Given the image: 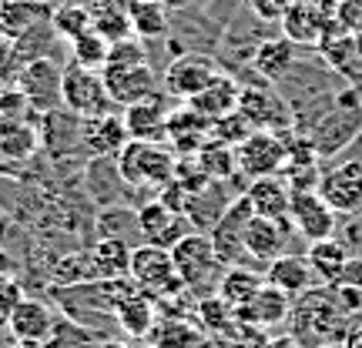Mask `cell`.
<instances>
[{"label": "cell", "instance_id": "cell-1", "mask_svg": "<svg viewBox=\"0 0 362 348\" xmlns=\"http://www.w3.org/2000/svg\"><path fill=\"white\" fill-rule=\"evenodd\" d=\"M138 284L124 278H98V282L84 284H54V308L64 322L78 325L90 335H101L104 322H115V311L121 305V298H128ZM117 325V322H115Z\"/></svg>", "mask_w": 362, "mask_h": 348}, {"label": "cell", "instance_id": "cell-2", "mask_svg": "<svg viewBox=\"0 0 362 348\" xmlns=\"http://www.w3.org/2000/svg\"><path fill=\"white\" fill-rule=\"evenodd\" d=\"M292 335L305 348H322V345H342V338L349 332L356 315L346 311L339 301L336 288H309L305 295L292 301Z\"/></svg>", "mask_w": 362, "mask_h": 348}, {"label": "cell", "instance_id": "cell-3", "mask_svg": "<svg viewBox=\"0 0 362 348\" xmlns=\"http://www.w3.org/2000/svg\"><path fill=\"white\" fill-rule=\"evenodd\" d=\"M117 174L128 184V191H165L175 171H178V155L165 141H128V148L115 157Z\"/></svg>", "mask_w": 362, "mask_h": 348}, {"label": "cell", "instance_id": "cell-4", "mask_svg": "<svg viewBox=\"0 0 362 348\" xmlns=\"http://www.w3.org/2000/svg\"><path fill=\"white\" fill-rule=\"evenodd\" d=\"M362 134V101L356 90H339L322 114L312 121L309 144L319 157H336Z\"/></svg>", "mask_w": 362, "mask_h": 348}, {"label": "cell", "instance_id": "cell-5", "mask_svg": "<svg viewBox=\"0 0 362 348\" xmlns=\"http://www.w3.org/2000/svg\"><path fill=\"white\" fill-rule=\"evenodd\" d=\"M171 261H175V271H178L181 284L188 288V295L208 298L218 292L225 265H221L218 251H215V245H211V238L205 232L185 234L178 245L171 248Z\"/></svg>", "mask_w": 362, "mask_h": 348}, {"label": "cell", "instance_id": "cell-6", "mask_svg": "<svg viewBox=\"0 0 362 348\" xmlns=\"http://www.w3.org/2000/svg\"><path fill=\"white\" fill-rule=\"evenodd\" d=\"M128 278L138 284V292H144L155 301H175V298L188 295V288L181 284L178 271H175L171 251L168 248L148 245V241L134 245V251H131Z\"/></svg>", "mask_w": 362, "mask_h": 348}, {"label": "cell", "instance_id": "cell-7", "mask_svg": "<svg viewBox=\"0 0 362 348\" xmlns=\"http://www.w3.org/2000/svg\"><path fill=\"white\" fill-rule=\"evenodd\" d=\"M238 114L245 117L255 131L285 134V131L296 128V114H292L288 101L282 97V90H275V84H269V80H262V84H242Z\"/></svg>", "mask_w": 362, "mask_h": 348}, {"label": "cell", "instance_id": "cell-8", "mask_svg": "<svg viewBox=\"0 0 362 348\" xmlns=\"http://www.w3.org/2000/svg\"><path fill=\"white\" fill-rule=\"evenodd\" d=\"M61 101L71 114H78L81 121H90V117H101L117 111L111 97H107V88H104L101 71H90V67L71 64L64 67V80H61Z\"/></svg>", "mask_w": 362, "mask_h": 348}, {"label": "cell", "instance_id": "cell-9", "mask_svg": "<svg viewBox=\"0 0 362 348\" xmlns=\"http://www.w3.org/2000/svg\"><path fill=\"white\" fill-rule=\"evenodd\" d=\"M221 74V64L211 54L192 51V54H178L171 57L165 67V78H161V90L168 94L171 101L188 104L192 97H198L211 80Z\"/></svg>", "mask_w": 362, "mask_h": 348}, {"label": "cell", "instance_id": "cell-10", "mask_svg": "<svg viewBox=\"0 0 362 348\" xmlns=\"http://www.w3.org/2000/svg\"><path fill=\"white\" fill-rule=\"evenodd\" d=\"M285 134H288V131H285ZM285 134H272V131H252L245 141L235 148L238 174H245L248 181L282 174L285 157H288V141H285Z\"/></svg>", "mask_w": 362, "mask_h": 348}, {"label": "cell", "instance_id": "cell-11", "mask_svg": "<svg viewBox=\"0 0 362 348\" xmlns=\"http://www.w3.org/2000/svg\"><path fill=\"white\" fill-rule=\"evenodd\" d=\"M61 80H64V67H57L51 57H37L27 61L17 74V90L24 94V101L30 104L34 114H51L57 107H64L61 101Z\"/></svg>", "mask_w": 362, "mask_h": 348}, {"label": "cell", "instance_id": "cell-12", "mask_svg": "<svg viewBox=\"0 0 362 348\" xmlns=\"http://www.w3.org/2000/svg\"><path fill=\"white\" fill-rule=\"evenodd\" d=\"M192 221L178 215V211H171L161 198H148L144 205H138V234H141V241L148 245H158V248H175L185 238V234H192Z\"/></svg>", "mask_w": 362, "mask_h": 348}, {"label": "cell", "instance_id": "cell-13", "mask_svg": "<svg viewBox=\"0 0 362 348\" xmlns=\"http://www.w3.org/2000/svg\"><path fill=\"white\" fill-rule=\"evenodd\" d=\"M248 218H252V205H248L245 191L235 198L232 205H228V211L221 215V221L208 232V238H211V245H215V251H218V258L225 268H232V265H245L248 255H245V224Z\"/></svg>", "mask_w": 362, "mask_h": 348}, {"label": "cell", "instance_id": "cell-14", "mask_svg": "<svg viewBox=\"0 0 362 348\" xmlns=\"http://www.w3.org/2000/svg\"><path fill=\"white\" fill-rule=\"evenodd\" d=\"M107 97L115 107H131V104H141L148 97L161 94L158 88V74L151 71V64H131V67H104L101 71Z\"/></svg>", "mask_w": 362, "mask_h": 348}, {"label": "cell", "instance_id": "cell-15", "mask_svg": "<svg viewBox=\"0 0 362 348\" xmlns=\"http://www.w3.org/2000/svg\"><path fill=\"white\" fill-rule=\"evenodd\" d=\"M288 221H292V232L312 245V241H322V238H332V234H336L339 215L325 205L319 191H292Z\"/></svg>", "mask_w": 362, "mask_h": 348}, {"label": "cell", "instance_id": "cell-16", "mask_svg": "<svg viewBox=\"0 0 362 348\" xmlns=\"http://www.w3.org/2000/svg\"><path fill=\"white\" fill-rule=\"evenodd\" d=\"M322 201L336 215H356L362 211V161H342L336 168L322 171L319 188Z\"/></svg>", "mask_w": 362, "mask_h": 348}, {"label": "cell", "instance_id": "cell-17", "mask_svg": "<svg viewBox=\"0 0 362 348\" xmlns=\"http://www.w3.org/2000/svg\"><path fill=\"white\" fill-rule=\"evenodd\" d=\"M57 325H61L57 308H51L44 298L24 295V301L17 305L11 325H7V332H11L13 342H34V345H47V342L54 338V332H57Z\"/></svg>", "mask_w": 362, "mask_h": 348}, {"label": "cell", "instance_id": "cell-18", "mask_svg": "<svg viewBox=\"0 0 362 348\" xmlns=\"http://www.w3.org/2000/svg\"><path fill=\"white\" fill-rule=\"evenodd\" d=\"M211 131H215V124H211L208 117H202L194 107H188V104H181V107H171L165 144H168L178 157H194L211 141Z\"/></svg>", "mask_w": 362, "mask_h": 348}, {"label": "cell", "instance_id": "cell-19", "mask_svg": "<svg viewBox=\"0 0 362 348\" xmlns=\"http://www.w3.org/2000/svg\"><path fill=\"white\" fill-rule=\"evenodd\" d=\"M292 221L282 218H259V215H252L245 224V255L248 258L262 261V265H269V261L282 258L288 255V238H292Z\"/></svg>", "mask_w": 362, "mask_h": 348}, {"label": "cell", "instance_id": "cell-20", "mask_svg": "<svg viewBox=\"0 0 362 348\" xmlns=\"http://www.w3.org/2000/svg\"><path fill=\"white\" fill-rule=\"evenodd\" d=\"M288 315H292V298L279 288H272V284H262L259 295L248 305L235 308V322L245 325V328H255V332H272V328L288 322Z\"/></svg>", "mask_w": 362, "mask_h": 348}, {"label": "cell", "instance_id": "cell-21", "mask_svg": "<svg viewBox=\"0 0 362 348\" xmlns=\"http://www.w3.org/2000/svg\"><path fill=\"white\" fill-rule=\"evenodd\" d=\"M168 101L171 97L161 90L155 97H148L141 104H131V107L121 111L124 124H128L131 141H165V134H168V114H171Z\"/></svg>", "mask_w": 362, "mask_h": 348}, {"label": "cell", "instance_id": "cell-22", "mask_svg": "<svg viewBox=\"0 0 362 348\" xmlns=\"http://www.w3.org/2000/svg\"><path fill=\"white\" fill-rule=\"evenodd\" d=\"M81 134H84V151L90 157H107V161H115L131 141L128 124H124V117L117 114V111L84 121Z\"/></svg>", "mask_w": 362, "mask_h": 348}, {"label": "cell", "instance_id": "cell-23", "mask_svg": "<svg viewBox=\"0 0 362 348\" xmlns=\"http://www.w3.org/2000/svg\"><path fill=\"white\" fill-rule=\"evenodd\" d=\"M315 282H319V278H315L309 258H302V255H282V258H275L265 265V284L285 292L292 301H296L298 295H305L309 288H315Z\"/></svg>", "mask_w": 362, "mask_h": 348}, {"label": "cell", "instance_id": "cell-24", "mask_svg": "<svg viewBox=\"0 0 362 348\" xmlns=\"http://www.w3.org/2000/svg\"><path fill=\"white\" fill-rule=\"evenodd\" d=\"M296 64V44L288 37H265L252 54V71L269 84H282Z\"/></svg>", "mask_w": 362, "mask_h": 348}, {"label": "cell", "instance_id": "cell-25", "mask_svg": "<svg viewBox=\"0 0 362 348\" xmlns=\"http://www.w3.org/2000/svg\"><path fill=\"white\" fill-rule=\"evenodd\" d=\"M245 198H248V205H252V215H259V218H275V221L288 218V208H292V188H288L279 174L248 181Z\"/></svg>", "mask_w": 362, "mask_h": 348}, {"label": "cell", "instance_id": "cell-26", "mask_svg": "<svg viewBox=\"0 0 362 348\" xmlns=\"http://www.w3.org/2000/svg\"><path fill=\"white\" fill-rule=\"evenodd\" d=\"M151 348H208V332L194 318L158 315V325L148 335Z\"/></svg>", "mask_w": 362, "mask_h": 348}, {"label": "cell", "instance_id": "cell-27", "mask_svg": "<svg viewBox=\"0 0 362 348\" xmlns=\"http://www.w3.org/2000/svg\"><path fill=\"white\" fill-rule=\"evenodd\" d=\"M238 94H242V84H238L232 74H218L198 97L188 101V107H194L198 114L208 117V121L215 124V121H221V117H228L238 111Z\"/></svg>", "mask_w": 362, "mask_h": 348}, {"label": "cell", "instance_id": "cell-28", "mask_svg": "<svg viewBox=\"0 0 362 348\" xmlns=\"http://www.w3.org/2000/svg\"><path fill=\"white\" fill-rule=\"evenodd\" d=\"M158 301L148 298L144 292H131L128 298H121V305L115 311V322H117V332H124L128 338H148L151 328L158 325Z\"/></svg>", "mask_w": 362, "mask_h": 348}, {"label": "cell", "instance_id": "cell-29", "mask_svg": "<svg viewBox=\"0 0 362 348\" xmlns=\"http://www.w3.org/2000/svg\"><path fill=\"white\" fill-rule=\"evenodd\" d=\"M221 188H225V181H211L208 188H202L198 194H192V198H188L185 218L192 221L194 232H205L208 234L221 221V215L228 211V205L235 201V198H228V194H221Z\"/></svg>", "mask_w": 362, "mask_h": 348}, {"label": "cell", "instance_id": "cell-30", "mask_svg": "<svg viewBox=\"0 0 362 348\" xmlns=\"http://www.w3.org/2000/svg\"><path fill=\"white\" fill-rule=\"evenodd\" d=\"M47 20H51V7L44 0H0V30L13 40Z\"/></svg>", "mask_w": 362, "mask_h": 348}, {"label": "cell", "instance_id": "cell-31", "mask_svg": "<svg viewBox=\"0 0 362 348\" xmlns=\"http://www.w3.org/2000/svg\"><path fill=\"white\" fill-rule=\"evenodd\" d=\"M349 248L342 238H322V241H312L309 251H305V258H309L312 271H315V278L325 284V288H336L339 284V275L346 268V261H349Z\"/></svg>", "mask_w": 362, "mask_h": 348}, {"label": "cell", "instance_id": "cell-32", "mask_svg": "<svg viewBox=\"0 0 362 348\" xmlns=\"http://www.w3.org/2000/svg\"><path fill=\"white\" fill-rule=\"evenodd\" d=\"M262 284H265V271H255V268H248V265H232V268H225L215 295L235 311L259 295Z\"/></svg>", "mask_w": 362, "mask_h": 348}, {"label": "cell", "instance_id": "cell-33", "mask_svg": "<svg viewBox=\"0 0 362 348\" xmlns=\"http://www.w3.org/2000/svg\"><path fill=\"white\" fill-rule=\"evenodd\" d=\"M131 17V34L138 40H165L171 30V13L158 4V0H134L128 7Z\"/></svg>", "mask_w": 362, "mask_h": 348}, {"label": "cell", "instance_id": "cell-34", "mask_svg": "<svg viewBox=\"0 0 362 348\" xmlns=\"http://www.w3.org/2000/svg\"><path fill=\"white\" fill-rule=\"evenodd\" d=\"M282 37H288L292 44H319L322 17L309 0H292V7L282 17Z\"/></svg>", "mask_w": 362, "mask_h": 348}, {"label": "cell", "instance_id": "cell-35", "mask_svg": "<svg viewBox=\"0 0 362 348\" xmlns=\"http://www.w3.org/2000/svg\"><path fill=\"white\" fill-rule=\"evenodd\" d=\"M51 27L57 37L71 44V40H78L81 34L94 30V20H90V11L84 0H64V4L51 7Z\"/></svg>", "mask_w": 362, "mask_h": 348}, {"label": "cell", "instance_id": "cell-36", "mask_svg": "<svg viewBox=\"0 0 362 348\" xmlns=\"http://www.w3.org/2000/svg\"><path fill=\"white\" fill-rule=\"evenodd\" d=\"M131 251H134V245L121 241V238H98L90 248L101 278H124L131 268Z\"/></svg>", "mask_w": 362, "mask_h": 348}, {"label": "cell", "instance_id": "cell-37", "mask_svg": "<svg viewBox=\"0 0 362 348\" xmlns=\"http://www.w3.org/2000/svg\"><path fill=\"white\" fill-rule=\"evenodd\" d=\"M194 161H198V168L205 171L211 181H232L235 174H238V161H235V148H228V144L221 141H211L194 155Z\"/></svg>", "mask_w": 362, "mask_h": 348}, {"label": "cell", "instance_id": "cell-38", "mask_svg": "<svg viewBox=\"0 0 362 348\" xmlns=\"http://www.w3.org/2000/svg\"><path fill=\"white\" fill-rule=\"evenodd\" d=\"M101 271L90 251H74L54 265V284H84V282H98Z\"/></svg>", "mask_w": 362, "mask_h": 348}, {"label": "cell", "instance_id": "cell-39", "mask_svg": "<svg viewBox=\"0 0 362 348\" xmlns=\"http://www.w3.org/2000/svg\"><path fill=\"white\" fill-rule=\"evenodd\" d=\"M107 51H111V44H107L98 30H88V34H81L78 40H71V61L81 67H90V71H104Z\"/></svg>", "mask_w": 362, "mask_h": 348}, {"label": "cell", "instance_id": "cell-40", "mask_svg": "<svg viewBox=\"0 0 362 348\" xmlns=\"http://www.w3.org/2000/svg\"><path fill=\"white\" fill-rule=\"evenodd\" d=\"M252 131H255V128H252L245 117L235 111V114H228V117H221V121H215V131H211V138H215V141H221V144H228V148H238V144L245 141Z\"/></svg>", "mask_w": 362, "mask_h": 348}, {"label": "cell", "instance_id": "cell-41", "mask_svg": "<svg viewBox=\"0 0 362 348\" xmlns=\"http://www.w3.org/2000/svg\"><path fill=\"white\" fill-rule=\"evenodd\" d=\"M21 67H24V57L17 51L13 37H7V34L0 30V84H17Z\"/></svg>", "mask_w": 362, "mask_h": 348}, {"label": "cell", "instance_id": "cell-42", "mask_svg": "<svg viewBox=\"0 0 362 348\" xmlns=\"http://www.w3.org/2000/svg\"><path fill=\"white\" fill-rule=\"evenodd\" d=\"M245 7L262 24H282L285 11L292 7V0H245Z\"/></svg>", "mask_w": 362, "mask_h": 348}, {"label": "cell", "instance_id": "cell-43", "mask_svg": "<svg viewBox=\"0 0 362 348\" xmlns=\"http://www.w3.org/2000/svg\"><path fill=\"white\" fill-rule=\"evenodd\" d=\"M21 301H24V288H21V282H4L0 284V332H7V325H11L13 311H17Z\"/></svg>", "mask_w": 362, "mask_h": 348}, {"label": "cell", "instance_id": "cell-44", "mask_svg": "<svg viewBox=\"0 0 362 348\" xmlns=\"http://www.w3.org/2000/svg\"><path fill=\"white\" fill-rule=\"evenodd\" d=\"M336 288H356V292H362V255H349Z\"/></svg>", "mask_w": 362, "mask_h": 348}, {"label": "cell", "instance_id": "cell-45", "mask_svg": "<svg viewBox=\"0 0 362 348\" xmlns=\"http://www.w3.org/2000/svg\"><path fill=\"white\" fill-rule=\"evenodd\" d=\"M342 241H346V248H349L352 255H362V215H356V218L349 221V228H346V234H342Z\"/></svg>", "mask_w": 362, "mask_h": 348}, {"label": "cell", "instance_id": "cell-46", "mask_svg": "<svg viewBox=\"0 0 362 348\" xmlns=\"http://www.w3.org/2000/svg\"><path fill=\"white\" fill-rule=\"evenodd\" d=\"M17 271H21L17 258H13L11 251L0 245V284H4V282H17Z\"/></svg>", "mask_w": 362, "mask_h": 348}, {"label": "cell", "instance_id": "cell-47", "mask_svg": "<svg viewBox=\"0 0 362 348\" xmlns=\"http://www.w3.org/2000/svg\"><path fill=\"white\" fill-rule=\"evenodd\" d=\"M259 348H305L302 342H298L292 332H282V335H269V338H262Z\"/></svg>", "mask_w": 362, "mask_h": 348}, {"label": "cell", "instance_id": "cell-48", "mask_svg": "<svg viewBox=\"0 0 362 348\" xmlns=\"http://www.w3.org/2000/svg\"><path fill=\"white\" fill-rule=\"evenodd\" d=\"M342 348H362V315H356L349 325V332L342 338Z\"/></svg>", "mask_w": 362, "mask_h": 348}, {"label": "cell", "instance_id": "cell-49", "mask_svg": "<svg viewBox=\"0 0 362 348\" xmlns=\"http://www.w3.org/2000/svg\"><path fill=\"white\" fill-rule=\"evenodd\" d=\"M101 348H151L148 338H131V342H104Z\"/></svg>", "mask_w": 362, "mask_h": 348}, {"label": "cell", "instance_id": "cell-50", "mask_svg": "<svg viewBox=\"0 0 362 348\" xmlns=\"http://www.w3.org/2000/svg\"><path fill=\"white\" fill-rule=\"evenodd\" d=\"M158 4H161V7H165L168 13H181V11H188L194 0H158Z\"/></svg>", "mask_w": 362, "mask_h": 348}, {"label": "cell", "instance_id": "cell-51", "mask_svg": "<svg viewBox=\"0 0 362 348\" xmlns=\"http://www.w3.org/2000/svg\"><path fill=\"white\" fill-rule=\"evenodd\" d=\"M11 348H47V345H34V342H13Z\"/></svg>", "mask_w": 362, "mask_h": 348}, {"label": "cell", "instance_id": "cell-52", "mask_svg": "<svg viewBox=\"0 0 362 348\" xmlns=\"http://www.w3.org/2000/svg\"><path fill=\"white\" fill-rule=\"evenodd\" d=\"M322 348H342V345H322Z\"/></svg>", "mask_w": 362, "mask_h": 348}, {"label": "cell", "instance_id": "cell-53", "mask_svg": "<svg viewBox=\"0 0 362 348\" xmlns=\"http://www.w3.org/2000/svg\"><path fill=\"white\" fill-rule=\"evenodd\" d=\"M44 4H47V0H44Z\"/></svg>", "mask_w": 362, "mask_h": 348}]
</instances>
